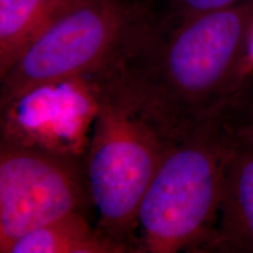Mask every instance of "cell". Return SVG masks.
Returning <instances> with one entry per match:
<instances>
[{
    "label": "cell",
    "mask_w": 253,
    "mask_h": 253,
    "mask_svg": "<svg viewBox=\"0 0 253 253\" xmlns=\"http://www.w3.org/2000/svg\"><path fill=\"white\" fill-rule=\"evenodd\" d=\"M72 0H0V78Z\"/></svg>",
    "instance_id": "cell-8"
},
{
    "label": "cell",
    "mask_w": 253,
    "mask_h": 253,
    "mask_svg": "<svg viewBox=\"0 0 253 253\" xmlns=\"http://www.w3.org/2000/svg\"><path fill=\"white\" fill-rule=\"evenodd\" d=\"M128 246L90 226L82 211L69 213L20 237L7 253H126Z\"/></svg>",
    "instance_id": "cell-7"
},
{
    "label": "cell",
    "mask_w": 253,
    "mask_h": 253,
    "mask_svg": "<svg viewBox=\"0 0 253 253\" xmlns=\"http://www.w3.org/2000/svg\"><path fill=\"white\" fill-rule=\"evenodd\" d=\"M153 31H164L197 15L229 7L242 0H141Z\"/></svg>",
    "instance_id": "cell-9"
},
{
    "label": "cell",
    "mask_w": 253,
    "mask_h": 253,
    "mask_svg": "<svg viewBox=\"0 0 253 253\" xmlns=\"http://www.w3.org/2000/svg\"><path fill=\"white\" fill-rule=\"evenodd\" d=\"M227 132L239 140L253 144V69L243 79L219 113Z\"/></svg>",
    "instance_id": "cell-10"
},
{
    "label": "cell",
    "mask_w": 253,
    "mask_h": 253,
    "mask_svg": "<svg viewBox=\"0 0 253 253\" xmlns=\"http://www.w3.org/2000/svg\"><path fill=\"white\" fill-rule=\"evenodd\" d=\"M94 107L86 176L101 232L132 252L141 201L173 141L106 71L84 81Z\"/></svg>",
    "instance_id": "cell-2"
},
{
    "label": "cell",
    "mask_w": 253,
    "mask_h": 253,
    "mask_svg": "<svg viewBox=\"0 0 253 253\" xmlns=\"http://www.w3.org/2000/svg\"><path fill=\"white\" fill-rule=\"evenodd\" d=\"M91 203L86 168L73 155L2 134L0 253L15 240Z\"/></svg>",
    "instance_id": "cell-5"
},
{
    "label": "cell",
    "mask_w": 253,
    "mask_h": 253,
    "mask_svg": "<svg viewBox=\"0 0 253 253\" xmlns=\"http://www.w3.org/2000/svg\"><path fill=\"white\" fill-rule=\"evenodd\" d=\"M229 135L219 216L207 252L253 253V144Z\"/></svg>",
    "instance_id": "cell-6"
},
{
    "label": "cell",
    "mask_w": 253,
    "mask_h": 253,
    "mask_svg": "<svg viewBox=\"0 0 253 253\" xmlns=\"http://www.w3.org/2000/svg\"><path fill=\"white\" fill-rule=\"evenodd\" d=\"M148 28L141 0H72L0 78L1 113L42 88L113 68Z\"/></svg>",
    "instance_id": "cell-4"
},
{
    "label": "cell",
    "mask_w": 253,
    "mask_h": 253,
    "mask_svg": "<svg viewBox=\"0 0 253 253\" xmlns=\"http://www.w3.org/2000/svg\"><path fill=\"white\" fill-rule=\"evenodd\" d=\"M229 144L219 114L173 143L141 201L132 252H207L219 216Z\"/></svg>",
    "instance_id": "cell-3"
},
{
    "label": "cell",
    "mask_w": 253,
    "mask_h": 253,
    "mask_svg": "<svg viewBox=\"0 0 253 253\" xmlns=\"http://www.w3.org/2000/svg\"><path fill=\"white\" fill-rule=\"evenodd\" d=\"M253 0L147 33L107 69L173 141L218 115L251 69ZM106 72V71H104Z\"/></svg>",
    "instance_id": "cell-1"
},
{
    "label": "cell",
    "mask_w": 253,
    "mask_h": 253,
    "mask_svg": "<svg viewBox=\"0 0 253 253\" xmlns=\"http://www.w3.org/2000/svg\"><path fill=\"white\" fill-rule=\"evenodd\" d=\"M251 56H252V61H253V34H252V41H251Z\"/></svg>",
    "instance_id": "cell-11"
}]
</instances>
